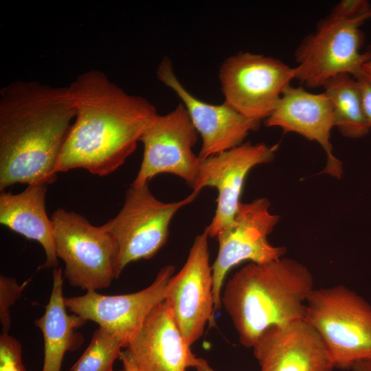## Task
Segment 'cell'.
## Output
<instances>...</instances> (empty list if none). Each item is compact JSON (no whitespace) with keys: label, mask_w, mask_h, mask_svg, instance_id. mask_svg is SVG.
Masks as SVG:
<instances>
[{"label":"cell","mask_w":371,"mask_h":371,"mask_svg":"<svg viewBox=\"0 0 371 371\" xmlns=\"http://www.w3.org/2000/svg\"><path fill=\"white\" fill-rule=\"evenodd\" d=\"M75 109L55 172L82 168L104 177L119 168L157 113L148 100L127 93L102 71L91 69L68 86Z\"/></svg>","instance_id":"cell-1"},{"label":"cell","mask_w":371,"mask_h":371,"mask_svg":"<svg viewBox=\"0 0 371 371\" xmlns=\"http://www.w3.org/2000/svg\"><path fill=\"white\" fill-rule=\"evenodd\" d=\"M75 117L68 87L17 80L1 89V192L56 180V164Z\"/></svg>","instance_id":"cell-2"},{"label":"cell","mask_w":371,"mask_h":371,"mask_svg":"<svg viewBox=\"0 0 371 371\" xmlns=\"http://www.w3.org/2000/svg\"><path fill=\"white\" fill-rule=\"evenodd\" d=\"M310 271L290 258L250 262L227 281L221 304L230 317L239 341L252 348L267 328L302 319L314 290Z\"/></svg>","instance_id":"cell-3"},{"label":"cell","mask_w":371,"mask_h":371,"mask_svg":"<svg viewBox=\"0 0 371 371\" xmlns=\"http://www.w3.org/2000/svg\"><path fill=\"white\" fill-rule=\"evenodd\" d=\"M303 319L319 335L335 368L371 361V306L343 285L314 289Z\"/></svg>","instance_id":"cell-4"},{"label":"cell","mask_w":371,"mask_h":371,"mask_svg":"<svg viewBox=\"0 0 371 371\" xmlns=\"http://www.w3.org/2000/svg\"><path fill=\"white\" fill-rule=\"evenodd\" d=\"M148 185L131 184L118 214L102 225L115 245V278L129 263L156 255L167 242L175 214L198 196L192 192L183 200L164 203L152 194Z\"/></svg>","instance_id":"cell-5"},{"label":"cell","mask_w":371,"mask_h":371,"mask_svg":"<svg viewBox=\"0 0 371 371\" xmlns=\"http://www.w3.org/2000/svg\"><path fill=\"white\" fill-rule=\"evenodd\" d=\"M371 19L363 16L349 19L328 16L317 25L295 51L297 63L295 79L306 87H322L330 78L341 74L355 77L362 66L371 60V49L361 52L364 35L360 27Z\"/></svg>","instance_id":"cell-6"},{"label":"cell","mask_w":371,"mask_h":371,"mask_svg":"<svg viewBox=\"0 0 371 371\" xmlns=\"http://www.w3.org/2000/svg\"><path fill=\"white\" fill-rule=\"evenodd\" d=\"M56 256L65 265V276L73 286L87 291L109 287L115 278V248L102 226L61 207L52 214Z\"/></svg>","instance_id":"cell-7"},{"label":"cell","mask_w":371,"mask_h":371,"mask_svg":"<svg viewBox=\"0 0 371 371\" xmlns=\"http://www.w3.org/2000/svg\"><path fill=\"white\" fill-rule=\"evenodd\" d=\"M295 76V67L251 52L227 58L218 75L224 102L243 115L260 121L273 112Z\"/></svg>","instance_id":"cell-8"},{"label":"cell","mask_w":371,"mask_h":371,"mask_svg":"<svg viewBox=\"0 0 371 371\" xmlns=\"http://www.w3.org/2000/svg\"><path fill=\"white\" fill-rule=\"evenodd\" d=\"M269 206L267 198L240 203L232 223L217 234L218 254L212 265L216 311L221 307L223 282L232 267L244 261L268 262L286 253L285 247H275L267 240L279 220L269 212Z\"/></svg>","instance_id":"cell-9"},{"label":"cell","mask_w":371,"mask_h":371,"mask_svg":"<svg viewBox=\"0 0 371 371\" xmlns=\"http://www.w3.org/2000/svg\"><path fill=\"white\" fill-rule=\"evenodd\" d=\"M198 134L182 103L166 115L157 114L140 139L143 159L132 185L148 184L155 176L170 173L192 187L201 161L192 150Z\"/></svg>","instance_id":"cell-10"},{"label":"cell","mask_w":371,"mask_h":371,"mask_svg":"<svg viewBox=\"0 0 371 371\" xmlns=\"http://www.w3.org/2000/svg\"><path fill=\"white\" fill-rule=\"evenodd\" d=\"M208 237L207 228L196 236L184 265L170 278L164 300L190 347L206 324L214 323L216 311Z\"/></svg>","instance_id":"cell-11"},{"label":"cell","mask_w":371,"mask_h":371,"mask_svg":"<svg viewBox=\"0 0 371 371\" xmlns=\"http://www.w3.org/2000/svg\"><path fill=\"white\" fill-rule=\"evenodd\" d=\"M175 267H162L148 287L128 294L105 295L89 291L81 296L65 297L71 313L91 320L119 338L126 348L152 310L165 298Z\"/></svg>","instance_id":"cell-12"},{"label":"cell","mask_w":371,"mask_h":371,"mask_svg":"<svg viewBox=\"0 0 371 371\" xmlns=\"http://www.w3.org/2000/svg\"><path fill=\"white\" fill-rule=\"evenodd\" d=\"M278 148V144L248 142L201 160L192 192L199 194L205 187L218 191L215 214L206 227L209 237H216L232 223L247 175L256 166L271 161Z\"/></svg>","instance_id":"cell-13"},{"label":"cell","mask_w":371,"mask_h":371,"mask_svg":"<svg viewBox=\"0 0 371 371\" xmlns=\"http://www.w3.org/2000/svg\"><path fill=\"white\" fill-rule=\"evenodd\" d=\"M157 76L182 101L200 134L202 145L198 156L201 160L242 144L250 131L258 128L260 120L243 115L226 102L210 104L192 95L177 78L170 58L162 59Z\"/></svg>","instance_id":"cell-14"},{"label":"cell","mask_w":371,"mask_h":371,"mask_svg":"<svg viewBox=\"0 0 371 371\" xmlns=\"http://www.w3.org/2000/svg\"><path fill=\"white\" fill-rule=\"evenodd\" d=\"M252 348L260 371H332L335 368L322 339L303 319L269 327Z\"/></svg>","instance_id":"cell-15"},{"label":"cell","mask_w":371,"mask_h":371,"mask_svg":"<svg viewBox=\"0 0 371 371\" xmlns=\"http://www.w3.org/2000/svg\"><path fill=\"white\" fill-rule=\"evenodd\" d=\"M267 126L280 127L284 133H296L317 142L324 150L327 161L324 173L340 179L342 164L333 154L330 132L334 126L333 107L327 95L313 93L302 87L288 86L271 115Z\"/></svg>","instance_id":"cell-16"},{"label":"cell","mask_w":371,"mask_h":371,"mask_svg":"<svg viewBox=\"0 0 371 371\" xmlns=\"http://www.w3.org/2000/svg\"><path fill=\"white\" fill-rule=\"evenodd\" d=\"M126 350L140 371H187L199 359L164 301L152 310Z\"/></svg>","instance_id":"cell-17"},{"label":"cell","mask_w":371,"mask_h":371,"mask_svg":"<svg viewBox=\"0 0 371 371\" xmlns=\"http://www.w3.org/2000/svg\"><path fill=\"white\" fill-rule=\"evenodd\" d=\"M45 183L27 185L21 192L0 194V223L43 247L46 260L42 268H57L53 224L45 210Z\"/></svg>","instance_id":"cell-18"},{"label":"cell","mask_w":371,"mask_h":371,"mask_svg":"<svg viewBox=\"0 0 371 371\" xmlns=\"http://www.w3.org/2000/svg\"><path fill=\"white\" fill-rule=\"evenodd\" d=\"M63 270H53L51 295L44 314L34 322L44 339V362L41 371H60L67 352L76 350L83 343L78 332L87 321L76 314L69 315L63 293Z\"/></svg>","instance_id":"cell-19"},{"label":"cell","mask_w":371,"mask_h":371,"mask_svg":"<svg viewBox=\"0 0 371 371\" xmlns=\"http://www.w3.org/2000/svg\"><path fill=\"white\" fill-rule=\"evenodd\" d=\"M322 87L331 102L334 126L348 137L366 135L370 128L363 113L356 79L350 74H341L328 80Z\"/></svg>","instance_id":"cell-20"},{"label":"cell","mask_w":371,"mask_h":371,"mask_svg":"<svg viewBox=\"0 0 371 371\" xmlns=\"http://www.w3.org/2000/svg\"><path fill=\"white\" fill-rule=\"evenodd\" d=\"M122 341L99 327L91 337L87 349L69 371H114L113 363L119 358Z\"/></svg>","instance_id":"cell-21"},{"label":"cell","mask_w":371,"mask_h":371,"mask_svg":"<svg viewBox=\"0 0 371 371\" xmlns=\"http://www.w3.org/2000/svg\"><path fill=\"white\" fill-rule=\"evenodd\" d=\"M29 280L19 284L16 279L0 276V322L3 333H8L11 326L10 308L21 297Z\"/></svg>","instance_id":"cell-22"},{"label":"cell","mask_w":371,"mask_h":371,"mask_svg":"<svg viewBox=\"0 0 371 371\" xmlns=\"http://www.w3.org/2000/svg\"><path fill=\"white\" fill-rule=\"evenodd\" d=\"M0 371H27L22 361L20 342L8 333L0 335Z\"/></svg>","instance_id":"cell-23"},{"label":"cell","mask_w":371,"mask_h":371,"mask_svg":"<svg viewBox=\"0 0 371 371\" xmlns=\"http://www.w3.org/2000/svg\"><path fill=\"white\" fill-rule=\"evenodd\" d=\"M328 16L339 19L363 16L371 18V5L366 0H343L334 7Z\"/></svg>","instance_id":"cell-24"},{"label":"cell","mask_w":371,"mask_h":371,"mask_svg":"<svg viewBox=\"0 0 371 371\" xmlns=\"http://www.w3.org/2000/svg\"><path fill=\"white\" fill-rule=\"evenodd\" d=\"M359 85L363 113L371 129V80L361 73L354 77Z\"/></svg>","instance_id":"cell-25"},{"label":"cell","mask_w":371,"mask_h":371,"mask_svg":"<svg viewBox=\"0 0 371 371\" xmlns=\"http://www.w3.org/2000/svg\"><path fill=\"white\" fill-rule=\"evenodd\" d=\"M119 358L122 362L124 371H140L126 350L121 351Z\"/></svg>","instance_id":"cell-26"},{"label":"cell","mask_w":371,"mask_h":371,"mask_svg":"<svg viewBox=\"0 0 371 371\" xmlns=\"http://www.w3.org/2000/svg\"><path fill=\"white\" fill-rule=\"evenodd\" d=\"M196 371H215L208 363V362L203 359L199 358L196 366L194 367Z\"/></svg>","instance_id":"cell-27"},{"label":"cell","mask_w":371,"mask_h":371,"mask_svg":"<svg viewBox=\"0 0 371 371\" xmlns=\"http://www.w3.org/2000/svg\"><path fill=\"white\" fill-rule=\"evenodd\" d=\"M353 371H371V361H361L355 363L352 368Z\"/></svg>","instance_id":"cell-28"},{"label":"cell","mask_w":371,"mask_h":371,"mask_svg":"<svg viewBox=\"0 0 371 371\" xmlns=\"http://www.w3.org/2000/svg\"><path fill=\"white\" fill-rule=\"evenodd\" d=\"M361 73L371 80V60L366 63L361 68Z\"/></svg>","instance_id":"cell-29"},{"label":"cell","mask_w":371,"mask_h":371,"mask_svg":"<svg viewBox=\"0 0 371 371\" xmlns=\"http://www.w3.org/2000/svg\"><path fill=\"white\" fill-rule=\"evenodd\" d=\"M118 371H124V369H122V370H118Z\"/></svg>","instance_id":"cell-30"}]
</instances>
